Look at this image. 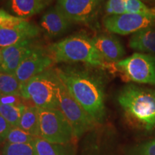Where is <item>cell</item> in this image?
I'll return each mask as SVG.
<instances>
[{"label": "cell", "mask_w": 155, "mask_h": 155, "mask_svg": "<svg viewBox=\"0 0 155 155\" xmlns=\"http://www.w3.org/2000/svg\"><path fill=\"white\" fill-rule=\"evenodd\" d=\"M71 96L96 122L105 116L104 86L102 78L88 68L63 65L56 68Z\"/></svg>", "instance_id": "1"}, {"label": "cell", "mask_w": 155, "mask_h": 155, "mask_svg": "<svg viewBox=\"0 0 155 155\" xmlns=\"http://www.w3.org/2000/svg\"><path fill=\"white\" fill-rule=\"evenodd\" d=\"M47 53L53 63H83L95 67H106V61L95 47L92 39L76 34L51 44Z\"/></svg>", "instance_id": "2"}, {"label": "cell", "mask_w": 155, "mask_h": 155, "mask_svg": "<svg viewBox=\"0 0 155 155\" xmlns=\"http://www.w3.org/2000/svg\"><path fill=\"white\" fill-rule=\"evenodd\" d=\"M118 101L132 123L145 130H154L155 90L127 85L119 92Z\"/></svg>", "instance_id": "3"}, {"label": "cell", "mask_w": 155, "mask_h": 155, "mask_svg": "<svg viewBox=\"0 0 155 155\" xmlns=\"http://www.w3.org/2000/svg\"><path fill=\"white\" fill-rule=\"evenodd\" d=\"M61 83L57 70L50 67L22 85L21 96L39 108H59Z\"/></svg>", "instance_id": "4"}, {"label": "cell", "mask_w": 155, "mask_h": 155, "mask_svg": "<svg viewBox=\"0 0 155 155\" xmlns=\"http://www.w3.org/2000/svg\"><path fill=\"white\" fill-rule=\"evenodd\" d=\"M40 137L58 144H67L74 137L73 129L60 108H39Z\"/></svg>", "instance_id": "5"}, {"label": "cell", "mask_w": 155, "mask_h": 155, "mask_svg": "<svg viewBox=\"0 0 155 155\" xmlns=\"http://www.w3.org/2000/svg\"><path fill=\"white\" fill-rule=\"evenodd\" d=\"M129 81L155 85V56L135 53L115 64Z\"/></svg>", "instance_id": "6"}, {"label": "cell", "mask_w": 155, "mask_h": 155, "mask_svg": "<svg viewBox=\"0 0 155 155\" xmlns=\"http://www.w3.org/2000/svg\"><path fill=\"white\" fill-rule=\"evenodd\" d=\"M60 109L73 129L75 137H80L94 128L96 122L71 96L63 83L60 86Z\"/></svg>", "instance_id": "7"}, {"label": "cell", "mask_w": 155, "mask_h": 155, "mask_svg": "<svg viewBox=\"0 0 155 155\" xmlns=\"http://www.w3.org/2000/svg\"><path fill=\"white\" fill-rule=\"evenodd\" d=\"M154 24L155 17L133 13L108 15L104 19V25L108 32L121 35L135 33Z\"/></svg>", "instance_id": "8"}, {"label": "cell", "mask_w": 155, "mask_h": 155, "mask_svg": "<svg viewBox=\"0 0 155 155\" xmlns=\"http://www.w3.org/2000/svg\"><path fill=\"white\" fill-rule=\"evenodd\" d=\"M101 0H57L56 7L73 23L87 24L98 15Z\"/></svg>", "instance_id": "9"}, {"label": "cell", "mask_w": 155, "mask_h": 155, "mask_svg": "<svg viewBox=\"0 0 155 155\" xmlns=\"http://www.w3.org/2000/svg\"><path fill=\"white\" fill-rule=\"evenodd\" d=\"M53 63L47 50L40 47L25 58L15 74L22 86L32 78L49 68Z\"/></svg>", "instance_id": "10"}, {"label": "cell", "mask_w": 155, "mask_h": 155, "mask_svg": "<svg viewBox=\"0 0 155 155\" xmlns=\"http://www.w3.org/2000/svg\"><path fill=\"white\" fill-rule=\"evenodd\" d=\"M40 47L35 40H28L2 48L3 61L0 66V72L15 74L25 58Z\"/></svg>", "instance_id": "11"}, {"label": "cell", "mask_w": 155, "mask_h": 155, "mask_svg": "<svg viewBox=\"0 0 155 155\" xmlns=\"http://www.w3.org/2000/svg\"><path fill=\"white\" fill-rule=\"evenodd\" d=\"M40 32V27L27 19L10 28H0V47L6 48L25 40H35Z\"/></svg>", "instance_id": "12"}, {"label": "cell", "mask_w": 155, "mask_h": 155, "mask_svg": "<svg viewBox=\"0 0 155 155\" xmlns=\"http://www.w3.org/2000/svg\"><path fill=\"white\" fill-rule=\"evenodd\" d=\"M73 24L56 6L45 12L40 19V29L46 36L56 38L67 32Z\"/></svg>", "instance_id": "13"}, {"label": "cell", "mask_w": 155, "mask_h": 155, "mask_svg": "<svg viewBox=\"0 0 155 155\" xmlns=\"http://www.w3.org/2000/svg\"><path fill=\"white\" fill-rule=\"evenodd\" d=\"M95 47L106 61L117 63L125 55L121 42L111 35L100 34L92 38Z\"/></svg>", "instance_id": "14"}, {"label": "cell", "mask_w": 155, "mask_h": 155, "mask_svg": "<svg viewBox=\"0 0 155 155\" xmlns=\"http://www.w3.org/2000/svg\"><path fill=\"white\" fill-rule=\"evenodd\" d=\"M53 0H9V8L17 17L27 19L43 11Z\"/></svg>", "instance_id": "15"}, {"label": "cell", "mask_w": 155, "mask_h": 155, "mask_svg": "<svg viewBox=\"0 0 155 155\" xmlns=\"http://www.w3.org/2000/svg\"><path fill=\"white\" fill-rule=\"evenodd\" d=\"M129 47L144 53H155V27H149L134 33L129 40Z\"/></svg>", "instance_id": "16"}, {"label": "cell", "mask_w": 155, "mask_h": 155, "mask_svg": "<svg viewBox=\"0 0 155 155\" xmlns=\"http://www.w3.org/2000/svg\"><path fill=\"white\" fill-rule=\"evenodd\" d=\"M19 127L35 137H40V117L38 107L35 106H26L20 119Z\"/></svg>", "instance_id": "17"}, {"label": "cell", "mask_w": 155, "mask_h": 155, "mask_svg": "<svg viewBox=\"0 0 155 155\" xmlns=\"http://www.w3.org/2000/svg\"><path fill=\"white\" fill-rule=\"evenodd\" d=\"M32 144L37 155H73L66 144H53L41 137H36Z\"/></svg>", "instance_id": "18"}, {"label": "cell", "mask_w": 155, "mask_h": 155, "mask_svg": "<svg viewBox=\"0 0 155 155\" xmlns=\"http://www.w3.org/2000/svg\"><path fill=\"white\" fill-rule=\"evenodd\" d=\"M21 84L15 74L0 72V94L21 96Z\"/></svg>", "instance_id": "19"}, {"label": "cell", "mask_w": 155, "mask_h": 155, "mask_svg": "<svg viewBox=\"0 0 155 155\" xmlns=\"http://www.w3.org/2000/svg\"><path fill=\"white\" fill-rule=\"evenodd\" d=\"M25 108L26 106L24 104L17 105L0 104V114L12 127H19L20 119Z\"/></svg>", "instance_id": "20"}, {"label": "cell", "mask_w": 155, "mask_h": 155, "mask_svg": "<svg viewBox=\"0 0 155 155\" xmlns=\"http://www.w3.org/2000/svg\"><path fill=\"white\" fill-rule=\"evenodd\" d=\"M35 138L19 127H13L7 134L5 141L9 144H32Z\"/></svg>", "instance_id": "21"}, {"label": "cell", "mask_w": 155, "mask_h": 155, "mask_svg": "<svg viewBox=\"0 0 155 155\" xmlns=\"http://www.w3.org/2000/svg\"><path fill=\"white\" fill-rule=\"evenodd\" d=\"M2 155H37L32 144H9L5 142Z\"/></svg>", "instance_id": "22"}, {"label": "cell", "mask_w": 155, "mask_h": 155, "mask_svg": "<svg viewBox=\"0 0 155 155\" xmlns=\"http://www.w3.org/2000/svg\"><path fill=\"white\" fill-rule=\"evenodd\" d=\"M126 12L155 17V8L149 7L141 0H126Z\"/></svg>", "instance_id": "23"}, {"label": "cell", "mask_w": 155, "mask_h": 155, "mask_svg": "<svg viewBox=\"0 0 155 155\" xmlns=\"http://www.w3.org/2000/svg\"><path fill=\"white\" fill-rule=\"evenodd\" d=\"M26 19L14 16L3 9H0V28H10L19 24Z\"/></svg>", "instance_id": "24"}, {"label": "cell", "mask_w": 155, "mask_h": 155, "mask_svg": "<svg viewBox=\"0 0 155 155\" xmlns=\"http://www.w3.org/2000/svg\"><path fill=\"white\" fill-rule=\"evenodd\" d=\"M126 0H108L106 5V11L108 15H117L126 12Z\"/></svg>", "instance_id": "25"}, {"label": "cell", "mask_w": 155, "mask_h": 155, "mask_svg": "<svg viewBox=\"0 0 155 155\" xmlns=\"http://www.w3.org/2000/svg\"><path fill=\"white\" fill-rule=\"evenodd\" d=\"M22 96L19 95H2L0 94V104L2 105H17L23 104L21 101Z\"/></svg>", "instance_id": "26"}, {"label": "cell", "mask_w": 155, "mask_h": 155, "mask_svg": "<svg viewBox=\"0 0 155 155\" xmlns=\"http://www.w3.org/2000/svg\"><path fill=\"white\" fill-rule=\"evenodd\" d=\"M12 127L0 114V142L5 141L7 134Z\"/></svg>", "instance_id": "27"}, {"label": "cell", "mask_w": 155, "mask_h": 155, "mask_svg": "<svg viewBox=\"0 0 155 155\" xmlns=\"http://www.w3.org/2000/svg\"><path fill=\"white\" fill-rule=\"evenodd\" d=\"M140 155H155V139L145 143L139 149Z\"/></svg>", "instance_id": "28"}, {"label": "cell", "mask_w": 155, "mask_h": 155, "mask_svg": "<svg viewBox=\"0 0 155 155\" xmlns=\"http://www.w3.org/2000/svg\"><path fill=\"white\" fill-rule=\"evenodd\" d=\"M3 58H2V48H0V66H1L2 63Z\"/></svg>", "instance_id": "29"}]
</instances>
